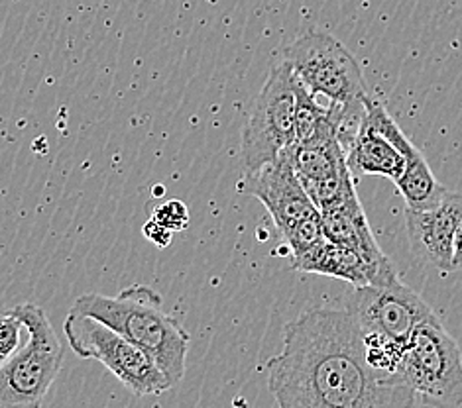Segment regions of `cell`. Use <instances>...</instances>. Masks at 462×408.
Returning <instances> with one entry per match:
<instances>
[{
	"instance_id": "cell-1",
	"label": "cell",
	"mask_w": 462,
	"mask_h": 408,
	"mask_svg": "<svg viewBox=\"0 0 462 408\" xmlns=\"http://www.w3.org/2000/svg\"><path fill=\"white\" fill-rule=\"evenodd\" d=\"M278 408H420L402 375L374 367L348 311L313 308L285 328L283 348L268 361Z\"/></svg>"
},
{
	"instance_id": "cell-2",
	"label": "cell",
	"mask_w": 462,
	"mask_h": 408,
	"mask_svg": "<svg viewBox=\"0 0 462 408\" xmlns=\"http://www.w3.org/2000/svg\"><path fill=\"white\" fill-rule=\"evenodd\" d=\"M73 311L101 320L115 332L152 358L171 387L185 377L189 334L162 306V296L148 285L134 283L116 296L87 293L75 301Z\"/></svg>"
},
{
	"instance_id": "cell-3",
	"label": "cell",
	"mask_w": 462,
	"mask_h": 408,
	"mask_svg": "<svg viewBox=\"0 0 462 408\" xmlns=\"http://www.w3.org/2000/svg\"><path fill=\"white\" fill-rule=\"evenodd\" d=\"M28 341L0 366V408H40L63 366V344L38 304L14 306Z\"/></svg>"
},
{
	"instance_id": "cell-4",
	"label": "cell",
	"mask_w": 462,
	"mask_h": 408,
	"mask_svg": "<svg viewBox=\"0 0 462 408\" xmlns=\"http://www.w3.org/2000/svg\"><path fill=\"white\" fill-rule=\"evenodd\" d=\"M400 375L429 408H462V351L435 313L415 326Z\"/></svg>"
},
{
	"instance_id": "cell-5",
	"label": "cell",
	"mask_w": 462,
	"mask_h": 408,
	"mask_svg": "<svg viewBox=\"0 0 462 408\" xmlns=\"http://www.w3.org/2000/svg\"><path fill=\"white\" fill-rule=\"evenodd\" d=\"M283 61L307 91L345 108H362L368 86L358 59L335 36L310 30L283 50Z\"/></svg>"
},
{
	"instance_id": "cell-6",
	"label": "cell",
	"mask_w": 462,
	"mask_h": 408,
	"mask_svg": "<svg viewBox=\"0 0 462 408\" xmlns=\"http://www.w3.org/2000/svg\"><path fill=\"white\" fill-rule=\"evenodd\" d=\"M68 344L81 359H95L136 396L160 394L171 389L163 371L152 358L113 328L77 311H69L63 322Z\"/></svg>"
},
{
	"instance_id": "cell-7",
	"label": "cell",
	"mask_w": 462,
	"mask_h": 408,
	"mask_svg": "<svg viewBox=\"0 0 462 408\" xmlns=\"http://www.w3.org/2000/svg\"><path fill=\"white\" fill-rule=\"evenodd\" d=\"M295 141V75L285 61L263 83L242 130L240 158L246 173L276 161Z\"/></svg>"
},
{
	"instance_id": "cell-8",
	"label": "cell",
	"mask_w": 462,
	"mask_h": 408,
	"mask_svg": "<svg viewBox=\"0 0 462 408\" xmlns=\"http://www.w3.org/2000/svg\"><path fill=\"white\" fill-rule=\"evenodd\" d=\"M346 311L362 336L403 349L415 326L433 308L398 277L388 283L355 286Z\"/></svg>"
},
{
	"instance_id": "cell-9",
	"label": "cell",
	"mask_w": 462,
	"mask_h": 408,
	"mask_svg": "<svg viewBox=\"0 0 462 408\" xmlns=\"http://www.w3.org/2000/svg\"><path fill=\"white\" fill-rule=\"evenodd\" d=\"M420 153L415 143L392 118L380 101L365 98L356 131L346 143V163L355 175H378L395 181L405 169V161Z\"/></svg>"
},
{
	"instance_id": "cell-10",
	"label": "cell",
	"mask_w": 462,
	"mask_h": 408,
	"mask_svg": "<svg viewBox=\"0 0 462 408\" xmlns=\"http://www.w3.org/2000/svg\"><path fill=\"white\" fill-rule=\"evenodd\" d=\"M240 191H245L266 206L273 224L285 234L301 220L317 213V206L305 193L303 185L293 171L290 158L282 156L254 173H246L245 181L240 185Z\"/></svg>"
},
{
	"instance_id": "cell-11",
	"label": "cell",
	"mask_w": 462,
	"mask_h": 408,
	"mask_svg": "<svg viewBox=\"0 0 462 408\" xmlns=\"http://www.w3.org/2000/svg\"><path fill=\"white\" fill-rule=\"evenodd\" d=\"M462 220V193L447 195L431 208H405V226L411 253L439 271H453V241Z\"/></svg>"
},
{
	"instance_id": "cell-12",
	"label": "cell",
	"mask_w": 462,
	"mask_h": 408,
	"mask_svg": "<svg viewBox=\"0 0 462 408\" xmlns=\"http://www.w3.org/2000/svg\"><path fill=\"white\" fill-rule=\"evenodd\" d=\"M291 259L293 269L297 271L340 279L350 283L352 286L388 283L400 277L388 258L370 259L365 253L335 244V241H328L327 238L321 244H317L310 251Z\"/></svg>"
},
{
	"instance_id": "cell-13",
	"label": "cell",
	"mask_w": 462,
	"mask_h": 408,
	"mask_svg": "<svg viewBox=\"0 0 462 408\" xmlns=\"http://www.w3.org/2000/svg\"><path fill=\"white\" fill-rule=\"evenodd\" d=\"M325 238L335 244L346 246L365 253L370 259H383V253L378 246L374 231L368 224L365 208H362L356 189L348 191L338 201L319 208Z\"/></svg>"
},
{
	"instance_id": "cell-14",
	"label": "cell",
	"mask_w": 462,
	"mask_h": 408,
	"mask_svg": "<svg viewBox=\"0 0 462 408\" xmlns=\"http://www.w3.org/2000/svg\"><path fill=\"white\" fill-rule=\"evenodd\" d=\"M393 185L405 201V208H411V211L435 206L448 191L439 183L421 151L405 161V169Z\"/></svg>"
},
{
	"instance_id": "cell-15",
	"label": "cell",
	"mask_w": 462,
	"mask_h": 408,
	"mask_svg": "<svg viewBox=\"0 0 462 408\" xmlns=\"http://www.w3.org/2000/svg\"><path fill=\"white\" fill-rule=\"evenodd\" d=\"M282 236L285 240V244H288V248H290L291 258L301 256V253L310 251L317 244H321V241L325 240V231H323L319 211L311 216H307L305 220H301L300 224H295L291 230H288Z\"/></svg>"
},
{
	"instance_id": "cell-16",
	"label": "cell",
	"mask_w": 462,
	"mask_h": 408,
	"mask_svg": "<svg viewBox=\"0 0 462 408\" xmlns=\"http://www.w3.org/2000/svg\"><path fill=\"white\" fill-rule=\"evenodd\" d=\"M24 328L14 308H0V366L20 349V336Z\"/></svg>"
},
{
	"instance_id": "cell-17",
	"label": "cell",
	"mask_w": 462,
	"mask_h": 408,
	"mask_svg": "<svg viewBox=\"0 0 462 408\" xmlns=\"http://www.w3.org/2000/svg\"><path fill=\"white\" fill-rule=\"evenodd\" d=\"M152 218L162 226L171 230L173 234H178V231H183L187 226H189V208L185 206L183 201L171 198V201H166L153 208Z\"/></svg>"
},
{
	"instance_id": "cell-18",
	"label": "cell",
	"mask_w": 462,
	"mask_h": 408,
	"mask_svg": "<svg viewBox=\"0 0 462 408\" xmlns=\"http://www.w3.org/2000/svg\"><path fill=\"white\" fill-rule=\"evenodd\" d=\"M142 234H144V238L158 248H168L173 240V231L168 230L166 226H162L160 222H156L153 218H150L148 222L142 226Z\"/></svg>"
},
{
	"instance_id": "cell-19",
	"label": "cell",
	"mask_w": 462,
	"mask_h": 408,
	"mask_svg": "<svg viewBox=\"0 0 462 408\" xmlns=\"http://www.w3.org/2000/svg\"><path fill=\"white\" fill-rule=\"evenodd\" d=\"M462 269V220L455 231V241H453V271Z\"/></svg>"
}]
</instances>
